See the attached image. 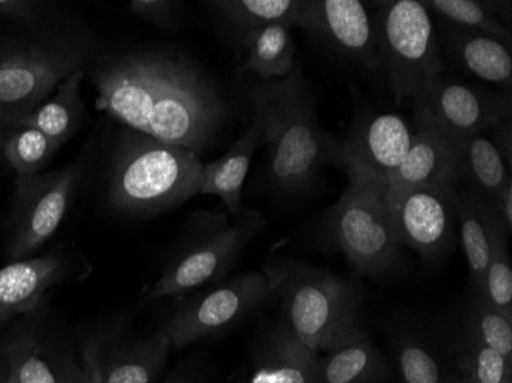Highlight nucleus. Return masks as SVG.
Wrapping results in <instances>:
<instances>
[{
  "label": "nucleus",
  "instance_id": "1",
  "mask_svg": "<svg viewBox=\"0 0 512 383\" xmlns=\"http://www.w3.org/2000/svg\"><path fill=\"white\" fill-rule=\"evenodd\" d=\"M86 74L96 88L97 109L125 128L198 155L217 140L230 117L218 83L183 51L100 53Z\"/></svg>",
  "mask_w": 512,
  "mask_h": 383
},
{
  "label": "nucleus",
  "instance_id": "2",
  "mask_svg": "<svg viewBox=\"0 0 512 383\" xmlns=\"http://www.w3.org/2000/svg\"><path fill=\"white\" fill-rule=\"evenodd\" d=\"M246 94L269 152L270 184L283 194L306 192L325 164H335L338 143L319 125L309 80L295 66L284 79L250 80Z\"/></svg>",
  "mask_w": 512,
  "mask_h": 383
},
{
  "label": "nucleus",
  "instance_id": "3",
  "mask_svg": "<svg viewBox=\"0 0 512 383\" xmlns=\"http://www.w3.org/2000/svg\"><path fill=\"white\" fill-rule=\"evenodd\" d=\"M100 54L94 34L73 20L53 19L0 39V131L17 125Z\"/></svg>",
  "mask_w": 512,
  "mask_h": 383
},
{
  "label": "nucleus",
  "instance_id": "4",
  "mask_svg": "<svg viewBox=\"0 0 512 383\" xmlns=\"http://www.w3.org/2000/svg\"><path fill=\"white\" fill-rule=\"evenodd\" d=\"M200 155L122 126L112 143L106 203L129 217H155L200 194Z\"/></svg>",
  "mask_w": 512,
  "mask_h": 383
},
{
  "label": "nucleus",
  "instance_id": "5",
  "mask_svg": "<svg viewBox=\"0 0 512 383\" xmlns=\"http://www.w3.org/2000/svg\"><path fill=\"white\" fill-rule=\"evenodd\" d=\"M263 273L283 324L310 350L322 354L359 327L361 285L295 259H269Z\"/></svg>",
  "mask_w": 512,
  "mask_h": 383
},
{
  "label": "nucleus",
  "instance_id": "6",
  "mask_svg": "<svg viewBox=\"0 0 512 383\" xmlns=\"http://www.w3.org/2000/svg\"><path fill=\"white\" fill-rule=\"evenodd\" d=\"M264 227L263 215L250 207H243L234 223L224 213L195 212L183 246L166 264L148 298L183 296L224 281Z\"/></svg>",
  "mask_w": 512,
  "mask_h": 383
},
{
  "label": "nucleus",
  "instance_id": "7",
  "mask_svg": "<svg viewBox=\"0 0 512 383\" xmlns=\"http://www.w3.org/2000/svg\"><path fill=\"white\" fill-rule=\"evenodd\" d=\"M348 180L344 194L325 215L324 238L347 258L356 275L393 276L401 270L404 247L391 226L382 192L359 178Z\"/></svg>",
  "mask_w": 512,
  "mask_h": 383
},
{
  "label": "nucleus",
  "instance_id": "8",
  "mask_svg": "<svg viewBox=\"0 0 512 383\" xmlns=\"http://www.w3.org/2000/svg\"><path fill=\"white\" fill-rule=\"evenodd\" d=\"M373 17L381 69L396 102H408L444 71L439 34L417 0H388Z\"/></svg>",
  "mask_w": 512,
  "mask_h": 383
},
{
  "label": "nucleus",
  "instance_id": "9",
  "mask_svg": "<svg viewBox=\"0 0 512 383\" xmlns=\"http://www.w3.org/2000/svg\"><path fill=\"white\" fill-rule=\"evenodd\" d=\"M88 160L80 155L54 171L14 180L8 218L7 256L11 261L33 258L62 226L82 186Z\"/></svg>",
  "mask_w": 512,
  "mask_h": 383
},
{
  "label": "nucleus",
  "instance_id": "10",
  "mask_svg": "<svg viewBox=\"0 0 512 383\" xmlns=\"http://www.w3.org/2000/svg\"><path fill=\"white\" fill-rule=\"evenodd\" d=\"M273 299L263 272H246L209 285L198 295L181 302L161 333L171 347L184 348L234 327Z\"/></svg>",
  "mask_w": 512,
  "mask_h": 383
},
{
  "label": "nucleus",
  "instance_id": "11",
  "mask_svg": "<svg viewBox=\"0 0 512 383\" xmlns=\"http://www.w3.org/2000/svg\"><path fill=\"white\" fill-rule=\"evenodd\" d=\"M411 103L417 122L428 123L450 140L482 135L512 115L511 92L473 88L442 74Z\"/></svg>",
  "mask_w": 512,
  "mask_h": 383
},
{
  "label": "nucleus",
  "instance_id": "12",
  "mask_svg": "<svg viewBox=\"0 0 512 383\" xmlns=\"http://www.w3.org/2000/svg\"><path fill=\"white\" fill-rule=\"evenodd\" d=\"M410 125L398 114L365 112L359 115L341 143H336V166L348 178H359L384 189L410 149Z\"/></svg>",
  "mask_w": 512,
  "mask_h": 383
},
{
  "label": "nucleus",
  "instance_id": "13",
  "mask_svg": "<svg viewBox=\"0 0 512 383\" xmlns=\"http://www.w3.org/2000/svg\"><path fill=\"white\" fill-rule=\"evenodd\" d=\"M396 238L428 261L447 256L457 241V221L448 187H414L382 195Z\"/></svg>",
  "mask_w": 512,
  "mask_h": 383
},
{
  "label": "nucleus",
  "instance_id": "14",
  "mask_svg": "<svg viewBox=\"0 0 512 383\" xmlns=\"http://www.w3.org/2000/svg\"><path fill=\"white\" fill-rule=\"evenodd\" d=\"M298 28L348 62L381 69L373 17L359 0H307Z\"/></svg>",
  "mask_w": 512,
  "mask_h": 383
},
{
  "label": "nucleus",
  "instance_id": "15",
  "mask_svg": "<svg viewBox=\"0 0 512 383\" xmlns=\"http://www.w3.org/2000/svg\"><path fill=\"white\" fill-rule=\"evenodd\" d=\"M457 184V149L454 140L428 123L417 122L404 163L381 190L394 195L414 187H450Z\"/></svg>",
  "mask_w": 512,
  "mask_h": 383
},
{
  "label": "nucleus",
  "instance_id": "16",
  "mask_svg": "<svg viewBox=\"0 0 512 383\" xmlns=\"http://www.w3.org/2000/svg\"><path fill=\"white\" fill-rule=\"evenodd\" d=\"M66 262L57 253L11 261L0 267V325L31 315L63 279Z\"/></svg>",
  "mask_w": 512,
  "mask_h": 383
},
{
  "label": "nucleus",
  "instance_id": "17",
  "mask_svg": "<svg viewBox=\"0 0 512 383\" xmlns=\"http://www.w3.org/2000/svg\"><path fill=\"white\" fill-rule=\"evenodd\" d=\"M439 43L442 59L445 57L456 68L511 92L512 54L499 40L447 23Z\"/></svg>",
  "mask_w": 512,
  "mask_h": 383
},
{
  "label": "nucleus",
  "instance_id": "18",
  "mask_svg": "<svg viewBox=\"0 0 512 383\" xmlns=\"http://www.w3.org/2000/svg\"><path fill=\"white\" fill-rule=\"evenodd\" d=\"M171 348L169 339L158 331L142 341L112 347L105 354L92 348L86 364L100 383H157Z\"/></svg>",
  "mask_w": 512,
  "mask_h": 383
},
{
  "label": "nucleus",
  "instance_id": "19",
  "mask_svg": "<svg viewBox=\"0 0 512 383\" xmlns=\"http://www.w3.org/2000/svg\"><path fill=\"white\" fill-rule=\"evenodd\" d=\"M448 194L456 215L463 253L470 267L471 284L477 295L482 290L486 266L490 261L494 233L503 226L497 220L490 201L474 194L473 190L454 184L448 187Z\"/></svg>",
  "mask_w": 512,
  "mask_h": 383
},
{
  "label": "nucleus",
  "instance_id": "20",
  "mask_svg": "<svg viewBox=\"0 0 512 383\" xmlns=\"http://www.w3.org/2000/svg\"><path fill=\"white\" fill-rule=\"evenodd\" d=\"M319 361L281 322L261 347L250 383H319Z\"/></svg>",
  "mask_w": 512,
  "mask_h": 383
},
{
  "label": "nucleus",
  "instance_id": "21",
  "mask_svg": "<svg viewBox=\"0 0 512 383\" xmlns=\"http://www.w3.org/2000/svg\"><path fill=\"white\" fill-rule=\"evenodd\" d=\"M390 367L359 325L321 354L319 383H387Z\"/></svg>",
  "mask_w": 512,
  "mask_h": 383
},
{
  "label": "nucleus",
  "instance_id": "22",
  "mask_svg": "<svg viewBox=\"0 0 512 383\" xmlns=\"http://www.w3.org/2000/svg\"><path fill=\"white\" fill-rule=\"evenodd\" d=\"M263 145L260 125L252 120L246 132L220 160L204 164L200 194L214 195L223 201L232 217L243 210V189L256 149Z\"/></svg>",
  "mask_w": 512,
  "mask_h": 383
},
{
  "label": "nucleus",
  "instance_id": "23",
  "mask_svg": "<svg viewBox=\"0 0 512 383\" xmlns=\"http://www.w3.org/2000/svg\"><path fill=\"white\" fill-rule=\"evenodd\" d=\"M290 30L287 25H267L235 34L244 53L238 73L253 74L258 80L289 76L296 66V45Z\"/></svg>",
  "mask_w": 512,
  "mask_h": 383
},
{
  "label": "nucleus",
  "instance_id": "24",
  "mask_svg": "<svg viewBox=\"0 0 512 383\" xmlns=\"http://www.w3.org/2000/svg\"><path fill=\"white\" fill-rule=\"evenodd\" d=\"M85 77L86 71L71 74L54 89L45 102L40 103L17 125L31 126L42 132L60 151L69 140H73L85 118L86 106L82 99Z\"/></svg>",
  "mask_w": 512,
  "mask_h": 383
},
{
  "label": "nucleus",
  "instance_id": "25",
  "mask_svg": "<svg viewBox=\"0 0 512 383\" xmlns=\"http://www.w3.org/2000/svg\"><path fill=\"white\" fill-rule=\"evenodd\" d=\"M457 149V186L473 190L493 204L499 190L512 180L511 169L490 138L483 135L454 140Z\"/></svg>",
  "mask_w": 512,
  "mask_h": 383
},
{
  "label": "nucleus",
  "instance_id": "26",
  "mask_svg": "<svg viewBox=\"0 0 512 383\" xmlns=\"http://www.w3.org/2000/svg\"><path fill=\"white\" fill-rule=\"evenodd\" d=\"M454 27L479 31L499 40L511 51V2H479V0H431L422 2Z\"/></svg>",
  "mask_w": 512,
  "mask_h": 383
},
{
  "label": "nucleus",
  "instance_id": "27",
  "mask_svg": "<svg viewBox=\"0 0 512 383\" xmlns=\"http://www.w3.org/2000/svg\"><path fill=\"white\" fill-rule=\"evenodd\" d=\"M57 152L53 141L31 126L13 125L0 131V167L14 180L42 174Z\"/></svg>",
  "mask_w": 512,
  "mask_h": 383
},
{
  "label": "nucleus",
  "instance_id": "28",
  "mask_svg": "<svg viewBox=\"0 0 512 383\" xmlns=\"http://www.w3.org/2000/svg\"><path fill=\"white\" fill-rule=\"evenodd\" d=\"M304 4L302 0H218L207 5L238 34L267 25L298 27Z\"/></svg>",
  "mask_w": 512,
  "mask_h": 383
},
{
  "label": "nucleus",
  "instance_id": "29",
  "mask_svg": "<svg viewBox=\"0 0 512 383\" xmlns=\"http://www.w3.org/2000/svg\"><path fill=\"white\" fill-rule=\"evenodd\" d=\"M45 348V342L33 330L13 334L7 342L5 356L8 364L16 368L19 383H59L56 368Z\"/></svg>",
  "mask_w": 512,
  "mask_h": 383
},
{
  "label": "nucleus",
  "instance_id": "30",
  "mask_svg": "<svg viewBox=\"0 0 512 383\" xmlns=\"http://www.w3.org/2000/svg\"><path fill=\"white\" fill-rule=\"evenodd\" d=\"M457 365L476 383H512V359L467 334L457 345Z\"/></svg>",
  "mask_w": 512,
  "mask_h": 383
},
{
  "label": "nucleus",
  "instance_id": "31",
  "mask_svg": "<svg viewBox=\"0 0 512 383\" xmlns=\"http://www.w3.org/2000/svg\"><path fill=\"white\" fill-rule=\"evenodd\" d=\"M467 336L512 359V316L474 296L467 315Z\"/></svg>",
  "mask_w": 512,
  "mask_h": 383
},
{
  "label": "nucleus",
  "instance_id": "32",
  "mask_svg": "<svg viewBox=\"0 0 512 383\" xmlns=\"http://www.w3.org/2000/svg\"><path fill=\"white\" fill-rule=\"evenodd\" d=\"M509 233L499 227L493 236L490 261L485 270L482 296L488 304L512 316V267L508 252Z\"/></svg>",
  "mask_w": 512,
  "mask_h": 383
},
{
  "label": "nucleus",
  "instance_id": "33",
  "mask_svg": "<svg viewBox=\"0 0 512 383\" xmlns=\"http://www.w3.org/2000/svg\"><path fill=\"white\" fill-rule=\"evenodd\" d=\"M396 362L404 383H447L445 373L430 348L414 338H404L396 348Z\"/></svg>",
  "mask_w": 512,
  "mask_h": 383
},
{
  "label": "nucleus",
  "instance_id": "34",
  "mask_svg": "<svg viewBox=\"0 0 512 383\" xmlns=\"http://www.w3.org/2000/svg\"><path fill=\"white\" fill-rule=\"evenodd\" d=\"M54 4L42 0H0V22H10L17 30L39 28L56 19Z\"/></svg>",
  "mask_w": 512,
  "mask_h": 383
},
{
  "label": "nucleus",
  "instance_id": "35",
  "mask_svg": "<svg viewBox=\"0 0 512 383\" xmlns=\"http://www.w3.org/2000/svg\"><path fill=\"white\" fill-rule=\"evenodd\" d=\"M178 2L171 0H132L126 11L135 19L145 20L161 30L177 27Z\"/></svg>",
  "mask_w": 512,
  "mask_h": 383
},
{
  "label": "nucleus",
  "instance_id": "36",
  "mask_svg": "<svg viewBox=\"0 0 512 383\" xmlns=\"http://www.w3.org/2000/svg\"><path fill=\"white\" fill-rule=\"evenodd\" d=\"M491 131V143L505 160L506 166L511 169L512 164V115L497 123Z\"/></svg>",
  "mask_w": 512,
  "mask_h": 383
},
{
  "label": "nucleus",
  "instance_id": "37",
  "mask_svg": "<svg viewBox=\"0 0 512 383\" xmlns=\"http://www.w3.org/2000/svg\"><path fill=\"white\" fill-rule=\"evenodd\" d=\"M494 213L497 220L505 227L506 232L511 233L512 229V180H509L499 194L494 197L493 204Z\"/></svg>",
  "mask_w": 512,
  "mask_h": 383
},
{
  "label": "nucleus",
  "instance_id": "38",
  "mask_svg": "<svg viewBox=\"0 0 512 383\" xmlns=\"http://www.w3.org/2000/svg\"><path fill=\"white\" fill-rule=\"evenodd\" d=\"M59 383H100L96 373L86 364L85 368L79 367L73 361L63 362L60 368Z\"/></svg>",
  "mask_w": 512,
  "mask_h": 383
},
{
  "label": "nucleus",
  "instance_id": "39",
  "mask_svg": "<svg viewBox=\"0 0 512 383\" xmlns=\"http://www.w3.org/2000/svg\"><path fill=\"white\" fill-rule=\"evenodd\" d=\"M4 383H19V377H17V371L13 365L8 364V376Z\"/></svg>",
  "mask_w": 512,
  "mask_h": 383
},
{
  "label": "nucleus",
  "instance_id": "40",
  "mask_svg": "<svg viewBox=\"0 0 512 383\" xmlns=\"http://www.w3.org/2000/svg\"><path fill=\"white\" fill-rule=\"evenodd\" d=\"M447 383H476V382H473V380L468 379V377L454 376V374H450V376H448Z\"/></svg>",
  "mask_w": 512,
  "mask_h": 383
},
{
  "label": "nucleus",
  "instance_id": "41",
  "mask_svg": "<svg viewBox=\"0 0 512 383\" xmlns=\"http://www.w3.org/2000/svg\"><path fill=\"white\" fill-rule=\"evenodd\" d=\"M169 383H184V382H181V380H174V382H169Z\"/></svg>",
  "mask_w": 512,
  "mask_h": 383
},
{
  "label": "nucleus",
  "instance_id": "42",
  "mask_svg": "<svg viewBox=\"0 0 512 383\" xmlns=\"http://www.w3.org/2000/svg\"><path fill=\"white\" fill-rule=\"evenodd\" d=\"M0 39H2V34H0Z\"/></svg>",
  "mask_w": 512,
  "mask_h": 383
}]
</instances>
